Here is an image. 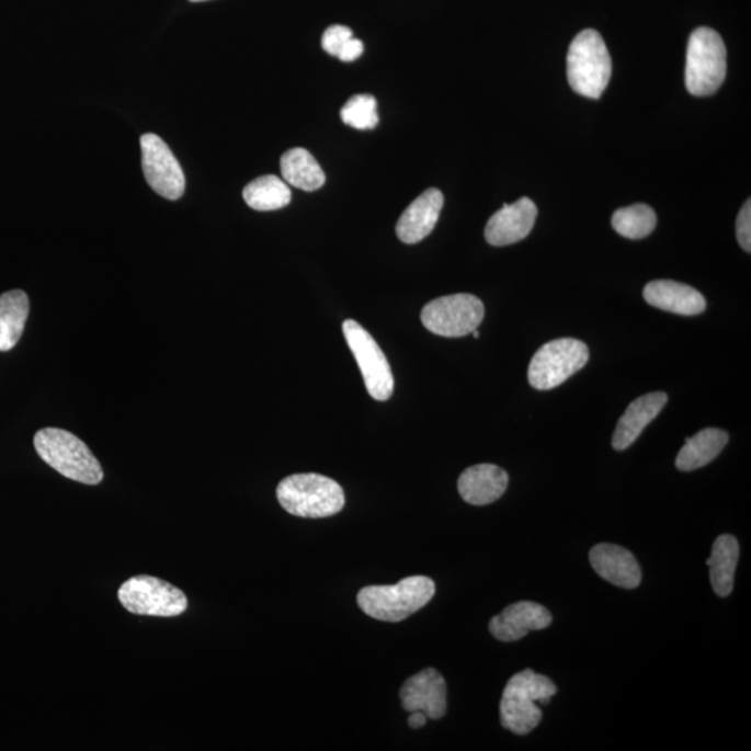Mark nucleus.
<instances>
[{
	"instance_id": "nucleus-1",
	"label": "nucleus",
	"mask_w": 751,
	"mask_h": 751,
	"mask_svg": "<svg viewBox=\"0 0 751 751\" xmlns=\"http://www.w3.org/2000/svg\"><path fill=\"white\" fill-rule=\"evenodd\" d=\"M557 693V686L547 676L532 670L517 672L502 693L500 721L502 727L515 735H527L542 721V709Z\"/></svg>"
},
{
	"instance_id": "nucleus-2",
	"label": "nucleus",
	"mask_w": 751,
	"mask_h": 751,
	"mask_svg": "<svg viewBox=\"0 0 751 751\" xmlns=\"http://www.w3.org/2000/svg\"><path fill=\"white\" fill-rule=\"evenodd\" d=\"M436 594V584L426 577H409L397 584L366 587L359 593V605L372 618L385 623H401L429 604Z\"/></svg>"
},
{
	"instance_id": "nucleus-3",
	"label": "nucleus",
	"mask_w": 751,
	"mask_h": 751,
	"mask_svg": "<svg viewBox=\"0 0 751 751\" xmlns=\"http://www.w3.org/2000/svg\"><path fill=\"white\" fill-rule=\"evenodd\" d=\"M280 505L299 517H328L339 514L345 505L343 487L318 474H298L280 481Z\"/></svg>"
},
{
	"instance_id": "nucleus-4",
	"label": "nucleus",
	"mask_w": 751,
	"mask_h": 751,
	"mask_svg": "<svg viewBox=\"0 0 751 751\" xmlns=\"http://www.w3.org/2000/svg\"><path fill=\"white\" fill-rule=\"evenodd\" d=\"M36 453L67 479L95 486L103 479L100 460L84 442L66 430L48 428L35 434Z\"/></svg>"
},
{
	"instance_id": "nucleus-5",
	"label": "nucleus",
	"mask_w": 751,
	"mask_h": 751,
	"mask_svg": "<svg viewBox=\"0 0 751 751\" xmlns=\"http://www.w3.org/2000/svg\"><path fill=\"white\" fill-rule=\"evenodd\" d=\"M611 72L613 61L603 36L590 29L574 36L567 56V76L572 90L599 100L608 86Z\"/></svg>"
},
{
	"instance_id": "nucleus-6",
	"label": "nucleus",
	"mask_w": 751,
	"mask_h": 751,
	"mask_svg": "<svg viewBox=\"0 0 751 751\" xmlns=\"http://www.w3.org/2000/svg\"><path fill=\"white\" fill-rule=\"evenodd\" d=\"M727 77V48L721 35L708 27L694 30L689 38L685 82L694 96L713 95Z\"/></svg>"
},
{
	"instance_id": "nucleus-7",
	"label": "nucleus",
	"mask_w": 751,
	"mask_h": 751,
	"mask_svg": "<svg viewBox=\"0 0 751 751\" xmlns=\"http://www.w3.org/2000/svg\"><path fill=\"white\" fill-rule=\"evenodd\" d=\"M589 349L583 341L559 339L544 344L533 356L527 380L536 390H551L583 369L589 361Z\"/></svg>"
},
{
	"instance_id": "nucleus-8",
	"label": "nucleus",
	"mask_w": 751,
	"mask_h": 751,
	"mask_svg": "<svg viewBox=\"0 0 751 751\" xmlns=\"http://www.w3.org/2000/svg\"><path fill=\"white\" fill-rule=\"evenodd\" d=\"M118 600L128 613L150 616H178L185 613L189 600L180 589L162 579L134 577L118 589Z\"/></svg>"
},
{
	"instance_id": "nucleus-9",
	"label": "nucleus",
	"mask_w": 751,
	"mask_h": 751,
	"mask_svg": "<svg viewBox=\"0 0 751 751\" xmlns=\"http://www.w3.org/2000/svg\"><path fill=\"white\" fill-rule=\"evenodd\" d=\"M483 318V303L470 294H454L434 299L423 308L421 315L424 328L433 334L450 339L478 330Z\"/></svg>"
},
{
	"instance_id": "nucleus-10",
	"label": "nucleus",
	"mask_w": 751,
	"mask_h": 751,
	"mask_svg": "<svg viewBox=\"0 0 751 751\" xmlns=\"http://www.w3.org/2000/svg\"><path fill=\"white\" fill-rule=\"evenodd\" d=\"M343 333L364 376L367 392L377 401H387L392 396L394 377L379 344L355 320H345Z\"/></svg>"
},
{
	"instance_id": "nucleus-11",
	"label": "nucleus",
	"mask_w": 751,
	"mask_h": 751,
	"mask_svg": "<svg viewBox=\"0 0 751 751\" xmlns=\"http://www.w3.org/2000/svg\"><path fill=\"white\" fill-rule=\"evenodd\" d=\"M143 169L150 189L166 200L175 201L185 191V175L172 150L155 134L141 137Z\"/></svg>"
},
{
	"instance_id": "nucleus-12",
	"label": "nucleus",
	"mask_w": 751,
	"mask_h": 751,
	"mask_svg": "<svg viewBox=\"0 0 751 751\" xmlns=\"http://www.w3.org/2000/svg\"><path fill=\"white\" fill-rule=\"evenodd\" d=\"M402 708L408 713L422 712L430 719H440L447 713V685L434 668H426L408 678L400 691Z\"/></svg>"
},
{
	"instance_id": "nucleus-13",
	"label": "nucleus",
	"mask_w": 751,
	"mask_h": 751,
	"mask_svg": "<svg viewBox=\"0 0 751 751\" xmlns=\"http://www.w3.org/2000/svg\"><path fill=\"white\" fill-rule=\"evenodd\" d=\"M536 217L537 206L526 196L515 204L504 205L487 221L486 241L490 246L505 247L525 240L535 226Z\"/></svg>"
},
{
	"instance_id": "nucleus-14",
	"label": "nucleus",
	"mask_w": 751,
	"mask_h": 751,
	"mask_svg": "<svg viewBox=\"0 0 751 751\" xmlns=\"http://www.w3.org/2000/svg\"><path fill=\"white\" fill-rule=\"evenodd\" d=\"M553 623L550 611L533 601L511 604L489 624L491 635L500 641H516L532 630L548 628Z\"/></svg>"
},
{
	"instance_id": "nucleus-15",
	"label": "nucleus",
	"mask_w": 751,
	"mask_h": 751,
	"mask_svg": "<svg viewBox=\"0 0 751 751\" xmlns=\"http://www.w3.org/2000/svg\"><path fill=\"white\" fill-rule=\"evenodd\" d=\"M590 564L599 577L623 589H636L641 582V569L634 554L616 544H598L589 554Z\"/></svg>"
},
{
	"instance_id": "nucleus-16",
	"label": "nucleus",
	"mask_w": 751,
	"mask_h": 751,
	"mask_svg": "<svg viewBox=\"0 0 751 751\" xmlns=\"http://www.w3.org/2000/svg\"><path fill=\"white\" fill-rule=\"evenodd\" d=\"M444 205V195L437 189H429L419 195L400 217L396 226L397 237L406 243L421 242L436 227Z\"/></svg>"
},
{
	"instance_id": "nucleus-17",
	"label": "nucleus",
	"mask_w": 751,
	"mask_h": 751,
	"mask_svg": "<svg viewBox=\"0 0 751 751\" xmlns=\"http://www.w3.org/2000/svg\"><path fill=\"white\" fill-rule=\"evenodd\" d=\"M644 297L651 307L682 316L701 315L707 307L706 298L696 288L672 280L647 284Z\"/></svg>"
},
{
	"instance_id": "nucleus-18",
	"label": "nucleus",
	"mask_w": 751,
	"mask_h": 751,
	"mask_svg": "<svg viewBox=\"0 0 751 751\" xmlns=\"http://www.w3.org/2000/svg\"><path fill=\"white\" fill-rule=\"evenodd\" d=\"M509 481V474L500 466L480 464L470 466L459 476L458 491L468 504L487 505L501 499Z\"/></svg>"
},
{
	"instance_id": "nucleus-19",
	"label": "nucleus",
	"mask_w": 751,
	"mask_h": 751,
	"mask_svg": "<svg viewBox=\"0 0 751 751\" xmlns=\"http://www.w3.org/2000/svg\"><path fill=\"white\" fill-rule=\"evenodd\" d=\"M667 402L668 396L662 391L646 394L631 402L616 424L613 447L616 451L629 448L644 430L659 417Z\"/></svg>"
},
{
	"instance_id": "nucleus-20",
	"label": "nucleus",
	"mask_w": 751,
	"mask_h": 751,
	"mask_svg": "<svg viewBox=\"0 0 751 751\" xmlns=\"http://www.w3.org/2000/svg\"><path fill=\"white\" fill-rule=\"evenodd\" d=\"M728 433L721 429L708 428L691 439L678 454L675 465L682 473H692L713 463L728 444Z\"/></svg>"
},
{
	"instance_id": "nucleus-21",
	"label": "nucleus",
	"mask_w": 751,
	"mask_h": 751,
	"mask_svg": "<svg viewBox=\"0 0 751 751\" xmlns=\"http://www.w3.org/2000/svg\"><path fill=\"white\" fill-rule=\"evenodd\" d=\"M739 553V543L733 536L721 535L714 542L712 557L706 564L709 568V582L719 598H728L732 593Z\"/></svg>"
},
{
	"instance_id": "nucleus-22",
	"label": "nucleus",
	"mask_w": 751,
	"mask_h": 751,
	"mask_svg": "<svg viewBox=\"0 0 751 751\" xmlns=\"http://www.w3.org/2000/svg\"><path fill=\"white\" fill-rule=\"evenodd\" d=\"M30 300L22 289L0 295V352L18 345L27 323Z\"/></svg>"
},
{
	"instance_id": "nucleus-23",
	"label": "nucleus",
	"mask_w": 751,
	"mask_h": 751,
	"mask_svg": "<svg viewBox=\"0 0 751 751\" xmlns=\"http://www.w3.org/2000/svg\"><path fill=\"white\" fill-rule=\"evenodd\" d=\"M282 168L283 180L287 184L297 186L303 191H312L322 189L326 175L322 168H320L318 160L309 153V150L304 148H293L287 150L280 162Z\"/></svg>"
},
{
	"instance_id": "nucleus-24",
	"label": "nucleus",
	"mask_w": 751,
	"mask_h": 751,
	"mask_svg": "<svg viewBox=\"0 0 751 751\" xmlns=\"http://www.w3.org/2000/svg\"><path fill=\"white\" fill-rule=\"evenodd\" d=\"M243 200L250 208L259 212L277 210L292 202V190L277 175H262L243 189Z\"/></svg>"
},
{
	"instance_id": "nucleus-25",
	"label": "nucleus",
	"mask_w": 751,
	"mask_h": 751,
	"mask_svg": "<svg viewBox=\"0 0 751 751\" xmlns=\"http://www.w3.org/2000/svg\"><path fill=\"white\" fill-rule=\"evenodd\" d=\"M611 225L619 236L629 240H641L655 231L657 215L649 205L636 204L616 210Z\"/></svg>"
},
{
	"instance_id": "nucleus-26",
	"label": "nucleus",
	"mask_w": 751,
	"mask_h": 751,
	"mask_svg": "<svg viewBox=\"0 0 751 751\" xmlns=\"http://www.w3.org/2000/svg\"><path fill=\"white\" fill-rule=\"evenodd\" d=\"M341 121L346 126L356 129H373L379 124V115H377L376 98L369 93H360L350 98L341 109Z\"/></svg>"
},
{
	"instance_id": "nucleus-27",
	"label": "nucleus",
	"mask_w": 751,
	"mask_h": 751,
	"mask_svg": "<svg viewBox=\"0 0 751 751\" xmlns=\"http://www.w3.org/2000/svg\"><path fill=\"white\" fill-rule=\"evenodd\" d=\"M352 31L345 25H331L325 31L322 46L331 56H339L343 46L352 38Z\"/></svg>"
},
{
	"instance_id": "nucleus-28",
	"label": "nucleus",
	"mask_w": 751,
	"mask_h": 751,
	"mask_svg": "<svg viewBox=\"0 0 751 751\" xmlns=\"http://www.w3.org/2000/svg\"><path fill=\"white\" fill-rule=\"evenodd\" d=\"M737 236L740 247L746 252L751 251V201H746L737 220Z\"/></svg>"
},
{
	"instance_id": "nucleus-29",
	"label": "nucleus",
	"mask_w": 751,
	"mask_h": 751,
	"mask_svg": "<svg viewBox=\"0 0 751 751\" xmlns=\"http://www.w3.org/2000/svg\"><path fill=\"white\" fill-rule=\"evenodd\" d=\"M362 54H364V44H362V41L352 36L349 43L343 46V49H341L337 58L343 61H354L360 59Z\"/></svg>"
},
{
	"instance_id": "nucleus-30",
	"label": "nucleus",
	"mask_w": 751,
	"mask_h": 751,
	"mask_svg": "<svg viewBox=\"0 0 751 751\" xmlns=\"http://www.w3.org/2000/svg\"><path fill=\"white\" fill-rule=\"evenodd\" d=\"M426 714L422 712H412L411 716H409L408 718V724L409 727L413 729H419L424 727V724H426Z\"/></svg>"
},
{
	"instance_id": "nucleus-31",
	"label": "nucleus",
	"mask_w": 751,
	"mask_h": 751,
	"mask_svg": "<svg viewBox=\"0 0 751 751\" xmlns=\"http://www.w3.org/2000/svg\"><path fill=\"white\" fill-rule=\"evenodd\" d=\"M470 334H473L475 337V339H479V337H480L478 330L473 331V333H470Z\"/></svg>"
},
{
	"instance_id": "nucleus-32",
	"label": "nucleus",
	"mask_w": 751,
	"mask_h": 751,
	"mask_svg": "<svg viewBox=\"0 0 751 751\" xmlns=\"http://www.w3.org/2000/svg\"><path fill=\"white\" fill-rule=\"evenodd\" d=\"M190 2H205V0H190Z\"/></svg>"
}]
</instances>
